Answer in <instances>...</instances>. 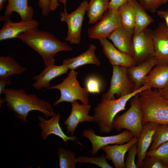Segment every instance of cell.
I'll return each mask as SVG.
<instances>
[{"mask_svg":"<svg viewBox=\"0 0 168 168\" xmlns=\"http://www.w3.org/2000/svg\"><path fill=\"white\" fill-rule=\"evenodd\" d=\"M3 94L8 109L13 112L16 117L25 122H27V117L32 111L42 113L46 118L56 114L53 105L49 102L35 94H27L24 89L5 88Z\"/></svg>","mask_w":168,"mask_h":168,"instance_id":"obj_1","label":"cell"},{"mask_svg":"<svg viewBox=\"0 0 168 168\" xmlns=\"http://www.w3.org/2000/svg\"><path fill=\"white\" fill-rule=\"evenodd\" d=\"M16 38L20 39L40 55L45 68L54 64V56L57 53L72 50L67 43L61 41L53 34L38 28L23 32Z\"/></svg>","mask_w":168,"mask_h":168,"instance_id":"obj_2","label":"cell"},{"mask_svg":"<svg viewBox=\"0 0 168 168\" xmlns=\"http://www.w3.org/2000/svg\"><path fill=\"white\" fill-rule=\"evenodd\" d=\"M149 88L151 87L149 86L144 85L129 94L113 100L108 98L103 94L100 101L94 109L93 116L100 132L110 133L114 129V119L118 113L125 109L128 101L141 91Z\"/></svg>","mask_w":168,"mask_h":168,"instance_id":"obj_3","label":"cell"},{"mask_svg":"<svg viewBox=\"0 0 168 168\" xmlns=\"http://www.w3.org/2000/svg\"><path fill=\"white\" fill-rule=\"evenodd\" d=\"M142 114V123L152 121L168 125V100L161 96L156 90L149 88L139 93Z\"/></svg>","mask_w":168,"mask_h":168,"instance_id":"obj_4","label":"cell"},{"mask_svg":"<svg viewBox=\"0 0 168 168\" xmlns=\"http://www.w3.org/2000/svg\"><path fill=\"white\" fill-rule=\"evenodd\" d=\"M78 72L70 70L67 77L60 83L50 86L48 89H57L60 91V96L53 104L56 106L63 102L72 103L80 100L82 104H88V92L86 88L81 87L77 79Z\"/></svg>","mask_w":168,"mask_h":168,"instance_id":"obj_5","label":"cell"},{"mask_svg":"<svg viewBox=\"0 0 168 168\" xmlns=\"http://www.w3.org/2000/svg\"><path fill=\"white\" fill-rule=\"evenodd\" d=\"M139 93L135 95L130 101V106L125 112L116 116L114 119V128L119 132L122 129L129 131L134 137L138 138L142 129V114L139 101Z\"/></svg>","mask_w":168,"mask_h":168,"instance_id":"obj_6","label":"cell"},{"mask_svg":"<svg viewBox=\"0 0 168 168\" xmlns=\"http://www.w3.org/2000/svg\"><path fill=\"white\" fill-rule=\"evenodd\" d=\"M88 3L87 0H84L71 13L64 11L60 14L61 21L65 22L68 26V33L65 40L71 44H78L81 42L82 27Z\"/></svg>","mask_w":168,"mask_h":168,"instance_id":"obj_7","label":"cell"},{"mask_svg":"<svg viewBox=\"0 0 168 168\" xmlns=\"http://www.w3.org/2000/svg\"><path fill=\"white\" fill-rule=\"evenodd\" d=\"M153 30L147 28L132 36L133 57L137 64L154 56V48L153 38Z\"/></svg>","mask_w":168,"mask_h":168,"instance_id":"obj_8","label":"cell"},{"mask_svg":"<svg viewBox=\"0 0 168 168\" xmlns=\"http://www.w3.org/2000/svg\"><path fill=\"white\" fill-rule=\"evenodd\" d=\"M110 87L104 94L108 99H115L129 94L133 89L127 75V68L119 65H114Z\"/></svg>","mask_w":168,"mask_h":168,"instance_id":"obj_9","label":"cell"},{"mask_svg":"<svg viewBox=\"0 0 168 168\" xmlns=\"http://www.w3.org/2000/svg\"><path fill=\"white\" fill-rule=\"evenodd\" d=\"M121 25L118 10H108L100 21L88 29V36L90 38L93 39L108 38Z\"/></svg>","mask_w":168,"mask_h":168,"instance_id":"obj_10","label":"cell"},{"mask_svg":"<svg viewBox=\"0 0 168 168\" xmlns=\"http://www.w3.org/2000/svg\"><path fill=\"white\" fill-rule=\"evenodd\" d=\"M82 136L87 138L91 142L92 149L90 152L93 156H95L99 150L104 146L124 144L130 141L134 137L132 133L127 129L117 135L102 136L96 134L95 130L92 128L84 130Z\"/></svg>","mask_w":168,"mask_h":168,"instance_id":"obj_11","label":"cell"},{"mask_svg":"<svg viewBox=\"0 0 168 168\" xmlns=\"http://www.w3.org/2000/svg\"><path fill=\"white\" fill-rule=\"evenodd\" d=\"M71 103L72 110L70 115L63 124L66 126L67 133L70 136H73L79 123L95 122L93 116L89 114L91 107L90 105L80 104L77 100Z\"/></svg>","mask_w":168,"mask_h":168,"instance_id":"obj_12","label":"cell"},{"mask_svg":"<svg viewBox=\"0 0 168 168\" xmlns=\"http://www.w3.org/2000/svg\"><path fill=\"white\" fill-rule=\"evenodd\" d=\"M154 56L157 64L168 65V28L165 23H160L153 32Z\"/></svg>","mask_w":168,"mask_h":168,"instance_id":"obj_13","label":"cell"},{"mask_svg":"<svg viewBox=\"0 0 168 168\" xmlns=\"http://www.w3.org/2000/svg\"><path fill=\"white\" fill-rule=\"evenodd\" d=\"M3 25L0 30V40L16 38L21 33L31 29L38 28V22L32 19L28 21H21L14 22L9 16H4L0 18Z\"/></svg>","mask_w":168,"mask_h":168,"instance_id":"obj_14","label":"cell"},{"mask_svg":"<svg viewBox=\"0 0 168 168\" xmlns=\"http://www.w3.org/2000/svg\"><path fill=\"white\" fill-rule=\"evenodd\" d=\"M98 40L103 53L112 66L119 65L127 68L137 64L133 57L118 50L106 38Z\"/></svg>","mask_w":168,"mask_h":168,"instance_id":"obj_15","label":"cell"},{"mask_svg":"<svg viewBox=\"0 0 168 168\" xmlns=\"http://www.w3.org/2000/svg\"><path fill=\"white\" fill-rule=\"evenodd\" d=\"M52 117L49 120L46 119L41 116L38 117L40 123L38 125L41 128L40 135L43 140H46L48 136L51 134L60 138L66 144L68 140L76 142L75 140L78 139L76 136H68L64 133L59 124L61 117L59 113L56 114Z\"/></svg>","mask_w":168,"mask_h":168,"instance_id":"obj_16","label":"cell"},{"mask_svg":"<svg viewBox=\"0 0 168 168\" xmlns=\"http://www.w3.org/2000/svg\"><path fill=\"white\" fill-rule=\"evenodd\" d=\"M159 124L152 121H148L143 124L142 130L137 142V168L141 167L147 150L152 142L153 136Z\"/></svg>","mask_w":168,"mask_h":168,"instance_id":"obj_17","label":"cell"},{"mask_svg":"<svg viewBox=\"0 0 168 168\" xmlns=\"http://www.w3.org/2000/svg\"><path fill=\"white\" fill-rule=\"evenodd\" d=\"M157 64L156 58L152 56L141 63L127 68V75L134 91L139 89L142 86L144 78Z\"/></svg>","mask_w":168,"mask_h":168,"instance_id":"obj_18","label":"cell"},{"mask_svg":"<svg viewBox=\"0 0 168 168\" xmlns=\"http://www.w3.org/2000/svg\"><path fill=\"white\" fill-rule=\"evenodd\" d=\"M138 138L134 137L129 142L123 144L107 145L101 149L106 153L107 159L110 160L116 168H125L124 156L130 147L138 142Z\"/></svg>","mask_w":168,"mask_h":168,"instance_id":"obj_19","label":"cell"},{"mask_svg":"<svg viewBox=\"0 0 168 168\" xmlns=\"http://www.w3.org/2000/svg\"><path fill=\"white\" fill-rule=\"evenodd\" d=\"M69 69L64 65H51L44 69L40 73L36 75L32 78L35 82L32 86L37 90L43 88L48 89L50 87V82L54 78L63 74L67 73Z\"/></svg>","mask_w":168,"mask_h":168,"instance_id":"obj_20","label":"cell"},{"mask_svg":"<svg viewBox=\"0 0 168 168\" xmlns=\"http://www.w3.org/2000/svg\"><path fill=\"white\" fill-rule=\"evenodd\" d=\"M133 33V30L127 29L121 25L111 34L108 39L118 50L133 57L132 38Z\"/></svg>","mask_w":168,"mask_h":168,"instance_id":"obj_21","label":"cell"},{"mask_svg":"<svg viewBox=\"0 0 168 168\" xmlns=\"http://www.w3.org/2000/svg\"><path fill=\"white\" fill-rule=\"evenodd\" d=\"M147 85L151 88L161 90L168 86V65L157 64L144 78L142 86Z\"/></svg>","mask_w":168,"mask_h":168,"instance_id":"obj_22","label":"cell"},{"mask_svg":"<svg viewBox=\"0 0 168 168\" xmlns=\"http://www.w3.org/2000/svg\"><path fill=\"white\" fill-rule=\"evenodd\" d=\"M96 48V45L91 44L85 52L75 57L64 59L63 64L70 70H75L78 67L87 64H92L99 66L101 64L100 61L95 54Z\"/></svg>","mask_w":168,"mask_h":168,"instance_id":"obj_23","label":"cell"},{"mask_svg":"<svg viewBox=\"0 0 168 168\" xmlns=\"http://www.w3.org/2000/svg\"><path fill=\"white\" fill-rule=\"evenodd\" d=\"M8 4L4 12L5 16H10L13 12H17L21 21L32 19L34 14L33 8L28 5V0H7Z\"/></svg>","mask_w":168,"mask_h":168,"instance_id":"obj_24","label":"cell"},{"mask_svg":"<svg viewBox=\"0 0 168 168\" xmlns=\"http://www.w3.org/2000/svg\"><path fill=\"white\" fill-rule=\"evenodd\" d=\"M133 5L134 17V33L140 32L146 28L153 21L137 0H130Z\"/></svg>","mask_w":168,"mask_h":168,"instance_id":"obj_25","label":"cell"},{"mask_svg":"<svg viewBox=\"0 0 168 168\" xmlns=\"http://www.w3.org/2000/svg\"><path fill=\"white\" fill-rule=\"evenodd\" d=\"M11 56L0 57V80L8 79L13 74H21L26 70Z\"/></svg>","mask_w":168,"mask_h":168,"instance_id":"obj_26","label":"cell"},{"mask_svg":"<svg viewBox=\"0 0 168 168\" xmlns=\"http://www.w3.org/2000/svg\"><path fill=\"white\" fill-rule=\"evenodd\" d=\"M110 0H90L88 3L87 14L88 23H96L108 10Z\"/></svg>","mask_w":168,"mask_h":168,"instance_id":"obj_27","label":"cell"},{"mask_svg":"<svg viewBox=\"0 0 168 168\" xmlns=\"http://www.w3.org/2000/svg\"><path fill=\"white\" fill-rule=\"evenodd\" d=\"M121 25L128 29L133 30L134 26V17L133 5L130 0H129L118 9Z\"/></svg>","mask_w":168,"mask_h":168,"instance_id":"obj_28","label":"cell"},{"mask_svg":"<svg viewBox=\"0 0 168 168\" xmlns=\"http://www.w3.org/2000/svg\"><path fill=\"white\" fill-rule=\"evenodd\" d=\"M59 167L60 168H76L77 162L74 152L60 147L58 150Z\"/></svg>","mask_w":168,"mask_h":168,"instance_id":"obj_29","label":"cell"},{"mask_svg":"<svg viewBox=\"0 0 168 168\" xmlns=\"http://www.w3.org/2000/svg\"><path fill=\"white\" fill-rule=\"evenodd\" d=\"M168 141V125L160 124L153 136L149 151L155 150Z\"/></svg>","mask_w":168,"mask_h":168,"instance_id":"obj_30","label":"cell"},{"mask_svg":"<svg viewBox=\"0 0 168 168\" xmlns=\"http://www.w3.org/2000/svg\"><path fill=\"white\" fill-rule=\"evenodd\" d=\"M105 154L97 157H88L87 156H78L77 158V162L89 163L96 165L101 168H112L108 163Z\"/></svg>","mask_w":168,"mask_h":168,"instance_id":"obj_31","label":"cell"},{"mask_svg":"<svg viewBox=\"0 0 168 168\" xmlns=\"http://www.w3.org/2000/svg\"><path fill=\"white\" fill-rule=\"evenodd\" d=\"M146 155L158 158L168 168V141L162 144L155 150L147 151Z\"/></svg>","mask_w":168,"mask_h":168,"instance_id":"obj_32","label":"cell"},{"mask_svg":"<svg viewBox=\"0 0 168 168\" xmlns=\"http://www.w3.org/2000/svg\"><path fill=\"white\" fill-rule=\"evenodd\" d=\"M146 11L154 13L161 5L168 2V0H137Z\"/></svg>","mask_w":168,"mask_h":168,"instance_id":"obj_33","label":"cell"},{"mask_svg":"<svg viewBox=\"0 0 168 168\" xmlns=\"http://www.w3.org/2000/svg\"><path fill=\"white\" fill-rule=\"evenodd\" d=\"M141 167L143 168H167L161 161L152 156L146 155Z\"/></svg>","mask_w":168,"mask_h":168,"instance_id":"obj_34","label":"cell"},{"mask_svg":"<svg viewBox=\"0 0 168 168\" xmlns=\"http://www.w3.org/2000/svg\"><path fill=\"white\" fill-rule=\"evenodd\" d=\"M137 142L133 144L127 152L125 161L126 168H137L135 160L137 153Z\"/></svg>","mask_w":168,"mask_h":168,"instance_id":"obj_35","label":"cell"},{"mask_svg":"<svg viewBox=\"0 0 168 168\" xmlns=\"http://www.w3.org/2000/svg\"><path fill=\"white\" fill-rule=\"evenodd\" d=\"M86 88L88 92L99 93L101 84L99 79L95 77H89L86 82Z\"/></svg>","mask_w":168,"mask_h":168,"instance_id":"obj_36","label":"cell"},{"mask_svg":"<svg viewBox=\"0 0 168 168\" xmlns=\"http://www.w3.org/2000/svg\"><path fill=\"white\" fill-rule=\"evenodd\" d=\"M38 5L44 16L49 15L50 10L51 0H39Z\"/></svg>","mask_w":168,"mask_h":168,"instance_id":"obj_37","label":"cell"},{"mask_svg":"<svg viewBox=\"0 0 168 168\" xmlns=\"http://www.w3.org/2000/svg\"><path fill=\"white\" fill-rule=\"evenodd\" d=\"M129 0H110V1L108 10H118L119 8Z\"/></svg>","mask_w":168,"mask_h":168,"instance_id":"obj_38","label":"cell"},{"mask_svg":"<svg viewBox=\"0 0 168 168\" xmlns=\"http://www.w3.org/2000/svg\"><path fill=\"white\" fill-rule=\"evenodd\" d=\"M11 80L8 79L0 80V95L3 93L5 87L11 84Z\"/></svg>","mask_w":168,"mask_h":168,"instance_id":"obj_39","label":"cell"},{"mask_svg":"<svg viewBox=\"0 0 168 168\" xmlns=\"http://www.w3.org/2000/svg\"><path fill=\"white\" fill-rule=\"evenodd\" d=\"M157 13L159 16L165 20L168 28V9L165 11H158Z\"/></svg>","mask_w":168,"mask_h":168,"instance_id":"obj_40","label":"cell"},{"mask_svg":"<svg viewBox=\"0 0 168 168\" xmlns=\"http://www.w3.org/2000/svg\"><path fill=\"white\" fill-rule=\"evenodd\" d=\"M156 90L161 96L168 100V86L162 89Z\"/></svg>","mask_w":168,"mask_h":168,"instance_id":"obj_41","label":"cell"},{"mask_svg":"<svg viewBox=\"0 0 168 168\" xmlns=\"http://www.w3.org/2000/svg\"><path fill=\"white\" fill-rule=\"evenodd\" d=\"M59 5L57 0H51V11L55 10Z\"/></svg>","mask_w":168,"mask_h":168,"instance_id":"obj_42","label":"cell"},{"mask_svg":"<svg viewBox=\"0 0 168 168\" xmlns=\"http://www.w3.org/2000/svg\"><path fill=\"white\" fill-rule=\"evenodd\" d=\"M7 0H0V10L2 9L4 4Z\"/></svg>","mask_w":168,"mask_h":168,"instance_id":"obj_43","label":"cell"},{"mask_svg":"<svg viewBox=\"0 0 168 168\" xmlns=\"http://www.w3.org/2000/svg\"><path fill=\"white\" fill-rule=\"evenodd\" d=\"M67 0H59V2L63 3L64 6V7H66V3Z\"/></svg>","mask_w":168,"mask_h":168,"instance_id":"obj_44","label":"cell"},{"mask_svg":"<svg viewBox=\"0 0 168 168\" xmlns=\"http://www.w3.org/2000/svg\"><path fill=\"white\" fill-rule=\"evenodd\" d=\"M0 105L3 103L6 102L4 98H0Z\"/></svg>","mask_w":168,"mask_h":168,"instance_id":"obj_45","label":"cell"},{"mask_svg":"<svg viewBox=\"0 0 168 168\" xmlns=\"http://www.w3.org/2000/svg\"></svg>","mask_w":168,"mask_h":168,"instance_id":"obj_46","label":"cell"}]
</instances>
